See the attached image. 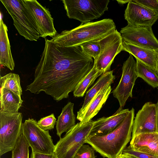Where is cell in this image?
Instances as JSON below:
<instances>
[{"label":"cell","instance_id":"20","mask_svg":"<svg viewBox=\"0 0 158 158\" xmlns=\"http://www.w3.org/2000/svg\"><path fill=\"white\" fill-rule=\"evenodd\" d=\"M113 71H110L102 74L94 85L87 92L83 104L77 112V118H80L85 109L95 95L101 89L108 85H111L115 79Z\"/></svg>","mask_w":158,"mask_h":158},{"label":"cell","instance_id":"13","mask_svg":"<svg viewBox=\"0 0 158 158\" xmlns=\"http://www.w3.org/2000/svg\"><path fill=\"white\" fill-rule=\"evenodd\" d=\"M158 132L156 104L146 102L134 119L131 138L141 133Z\"/></svg>","mask_w":158,"mask_h":158},{"label":"cell","instance_id":"16","mask_svg":"<svg viewBox=\"0 0 158 158\" xmlns=\"http://www.w3.org/2000/svg\"><path fill=\"white\" fill-rule=\"evenodd\" d=\"M129 146L137 152L158 156V133L139 134L131 138Z\"/></svg>","mask_w":158,"mask_h":158},{"label":"cell","instance_id":"4","mask_svg":"<svg viewBox=\"0 0 158 158\" xmlns=\"http://www.w3.org/2000/svg\"><path fill=\"white\" fill-rule=\"evenodd\" d=\"M13 20L19 34L26 40L37 41L40 37L37 24L24 0H0Z\"/></svg>","mask_w":158,"mask_h":158},{"label":"cell","instance_id":"2","mask_svg":"<svg viewBox=\"0 0 158 158\" xmlns=\"http://www.w3.org/2000/svg\"><path fill=\"white\" fill-rule=\"evenodd\" d=\"M134 116L135 110L132 108L115 130L106 135L89 137L85 143L89 144L103 158H117L130 141Z\"/></svg>","mask_w":158,"mask_h":158},{"label":"cell","instance_id":"5","mask_svg":"<svg viewBox=\"0 0 158 158\" xmlns=\"http://www.w3.org/2000/svg\"><path fill=\"white\" fill-rule=\"evenodd\" d=\"M94 121L81 125L79 122L66 132L55 145L54 152L58 158H74L89 137Z\"/></svg>","mask_w":158,"mask_h":158},{"label":"cell","instance_id":"7","mask_svg":"<svg viewBox=\"0 0 158 158\" xmlns=\"http://www.w3.org/2000/svg\"><path fill=\"white\" fill-rule=\"evenodd\" d=\"M23 115L0 110V155L12 151L22 134Z\"/></svg>","mask_w":158,"mask_h":158},{"label":"cell","instance_id":"17","mask_svg":"<svg viewBox=\"0 0 158 158\" xmlns=\"http://www.w3.org/2000/svg\"><path fill=\"white\" fill-rule=\"evenodd\" d=\"M111 90V85H107L95 95L78 119L81 125L92 120L98 113L108 98Z\"/></svg>","mask_w":158,"mask_h":158},{"label":"cell","instance_id":"33","mask_svg":"<svg viewBox=\"0 0 158 158\" xmlns=\"http://www.w3.org/2000/svg\"><path fill=\"white\" fill-rule=\"evenodd\" d=\"M117 158H138L137 157L135 156L125 153H123L120 156H119Z\"/></svg>","mask_w":158,"mask_h":158},{"label":"cell","instance_id":"19","mask_svg":"<svg viewBox=\"0 0 158 158\" xmlns=\"http://www.w3.org/2000/svg\"><path fill=\"white\" fill-rule=\"evenodd\" d=\"M8 29L2 19L0 20V63L11 70L14 69L15 64L10 50L8 35Z\"/></svg>","mask_w":158,"mask_h":158},{"label":"cell","instance_id":"18","mask_svg":"<svg viewBox=\"0 0 158 158\" xmlns=\"http://www.w3.org/2000/svg\"><path fill=\"white\" fill-rule=\"evenodd\" d=\"M123 51L131 54L136 59L156 71V51L135 45L123 40Z\"/></svg>","mask_w":158,"mask_h":158},{"label":"cell","instance_id":"36","mask_svg":"<svg viewBox=\"0 0 158 158\" xmlns=\"http://www.w3.org/2000/svg\"><path fill=\"white\" fill-rule=\"evenodd\" d=\"M156 120H157V131L158 132V99L157 103H156Z\"/></svg>","mask_w":158,"mask_h":158},{"label":"cell","instance_id":"23","mask_svg":"<svg viewBox=\"0 0 158 158\" xmlns=\"http://www.w3.org/2000/svg\"><path fill=\"white\" fill-rule=\"evenodd\" d=\"M136 59V72L138 77L142 79L153 88L158 87V74L157 71L139 60Z\"/></svg>","mask_w":158,"mask_h":158},{"label":"cell","instance_id":"30","mask_svg":"<svg viewBox=\"0 0 158 158\" xmlns=\"http://www.w3.org/2000/svg\"><path fill=\"white\" fill-rule=\"evenodd\" d=\"M133 1L153 10L158 14V2L157 0H133Z\"/></svg>","mask_w":158,"mask_h":158},{"label":"cell","instance_id":"37","mask_svg":"<svg viewBox=\"0 0 158 158\" xmlns=\"http://www.w3.org/2000/svg\"><path fill=\"white\" fill-rule=\"evenodd\" d=\"M157 0L158 2V0Z\"/></svg>","mask_w":158,"mask_h":158},{"label":"cell","instance_id":"28","mask_svg":"<svg viewBox=\"0 0 158 158\" xmlns=\"http://www.w3.org/2000/svg\"><path fill=\"white\" fill-rule=\"evenodd\" d=\"M56 123V119L53 114L41 118L37 122L38 126L42 129L48 131L53 129Z\"/></svg>","mask_w":158,"mask_h":158},{"label":"cell","instance_id":"12","mask_svg":"<svg viewBox=\"0 0 158 158\" xmlns=\"http://www.w3.org/2000/svg\"><path fill=\"white\" fill-rule=\"evenodd\" d=\"M24 0L37 24L40 37L45 38L49 36L53 37L56 35L53 19L48 10L37 0Z\"/></svg>","mask_w":158,"mask_h":158},{"label":"cell","instance_id":"3","mask_svg":"<svg viewBox=\"0 0 158 158\" xmlns=\"http://www.w3.org/2000/svg\"><path fill=\"white\" fill-rule=\"evenodd\" d=\"M116 30L113 20L105 19L96 22L81 23L73 29L56 34L50 40L64 47L79 46L86 42L99 40Z\"/></svg>","mask_w":158,"mask_h":158},{"label":"cell","instance_id":"6","mask_svg":"<svg viewBox=\"0 0 158 158\" xmlns=\"http://www.w3.org/2000/svg\"><path fill=\"white\" fill-rule=\"evenodd\" d=\"M109 0H63L66 15L69 19L81 23L97 19L108 10Z\"/></svg>","mask_w":158,"mask_h":158},{"label":"cell","instance_id":"25","mask_svg":"<svg viewBox=\"0 0 158 158\" xmlns=\"http://www.w3.org/2000/svg\"><path fill=\"white\" fill-rule=\"evenodd\" d=\"M103 73L102 72L98 70L94 65L90 71L73 91L74 96L83 97L86 90L94 83L96 78Z\"/></svg>","mask_w":158,"mask_h":158},{"label":"cell","instance_id":"29","mask_svg":"<svg viewBox=\"0 0 158 158\" xmlns=\"http://www.w3.org/2000/svg\"><path fill=\"white\" fill-rule=\"evenodd\" d=\"M74 158H96L95 150L91 146L84 144L77 151Z\"/></svg>","mask_w":158,"mask_h":158},{"label":"cell","instance_id":"21","mask_svg":"<svg viewBox=\"0 0 158 158\" xmlns=\"http://www.w3.org/2000/svg\"><path fill=\"white\" fill-rule=\"evenodd\" d=\"M74 104L69 102L63 108L56 121V134L60 138L62 134L67 132L76 125L73 112Z\"/></svg>","mask_w":158,"mask_h":158},{"label":"cell","instance_id":"26","mask_svg":"<svg viewBox=\"0 0 158 158\" xmlns=\"http://www.w3.org/2000/svg\"><path fill=\"white\" fill-rule=\"evenodd\" d=\"M30 147L25 138L22 134L12 151L11 158H29Z\"/></svg>","mask_w":158,"mask_h":158},{"label":"cell","instance_id":"10","mask_svg":"<svg viewBox=\"0 0 158 158\" xmlns=\"http://www.w3.org/2000/svg\"><path fill=\"white\" fill-rule=\"evenodd\" d=\"M136 62L130 54L123 63L122 74L119 83L112 92L114 97L118 100L120 107L123 108L130 97H132V90L138 77L136 72Z\"/></svg>","mask_w":158,"mask_h":158},{"label":"cell","instance_id":"1","mask_svg":"<svg viewBox=\"0 0 158 158\" xmlns=\"http://www.w3.org/2000/svg\"><path fill=\"white\" fill-rule=\"evenodd\" d=\"M94 63L93 58L84 54L80 46L64 47L45 39L34 79L26 90L36 94L44 92L57 101L67 98L90 71Z\"/></svg>","mask_w":158,"mask_h":158},{"label":"cell","instance_id":"8","mask_svg":"<svg viewBox=\"0 0 158 158\" xmlns=\"http://www.w3.org/2000/svg\"><path fill=\"white\" fill-rule=\"evenodd\" d=\"M22 134L34 152L46 154L54 152L55 145L48 131L41 129L34 119L29 118L23 124Z\"/></svg>","mask_w":158,"mask_h":158},{"label":"cell","instance_id":"34","mask_svg":"<svg viewBox=\"0 0 158 158\" xmlns=\"http://www.w3.org/2000/svg\"><path fill=\"white\" fill-rule=\"evenodd\" d=\"M156 71L158 74V50L156 51Z\"/></svg>","mask_w":158,"mask_h":158},{"label":"cell","instance_id":"9","mask_svg":"<svg viewBox=\"0 0 158 158\" xmlns=\"http://www.w3.org/2000/svg\"><path fill=\"white\" fill-rule=\"evenodd\" d=\"M100 52L94 65L103 73L110 71L111 65L115 56L123 51V40L120 33L114 31L99 40Z\"/></svg>","mask_w":158,"mask_h":158},{"label":"cell","instance_id":"14","mask_svg":"<svg viewBox=\"0 0 158 158\" xmlns=\"http://www.w3.org/2000/svg\"><path fill=\"white\" fill-rule=\"evenodd\" d=\"M124 16L128 24L136 26L152 27L158 19L157 13L133 0L128 3Z\"/></svg>","mask_w":158,"mask_h":158},{"label":"cell","instance_id":"11","mask_svg":"<svg viewBox=\"0 0 158 158\" xmlns=\"http://www.w3.org/2000/svg\"><path fill=\"white\" fill-rule=\"evenodd\" d=\"M123 40L130 43L155 51L158 50V40L152 27L127 24L120 32Z\"/></svg>","mask_w":158,"mask_h":158},{"label":"cell","instance_id":"31","mask_svg":"<svg viewBox=\"0 0 158 158\" xmlns=\"http://www.w3.org/2000/svg\"><path fill=\"white\" fill-rule=\"evenodd\" d=\"M123 153L131 154L138 158H158V156L135 151L132 149L130 146L126 147L123 150Z\"/></svg>","mask_w":158,"mask_h":158},{"label":"cell","instance_id":"27","mask_svg":"<svg viewBox=\"0 0 158 158\" xmlns=\"http://www.w3.org/2000/svg\"><path fill=\"white\" fill-rule=\"evenodd\" d=\"M80 47L83 53L86 56L96 60L100 52L99 40H92L84 43Z\"/></svg>","mask_w":158,"mask_h":158},{"label":"cell","instance_id":"24","mask_svg":"<svg viewBox=\"0 0 158 158\" xmlns=\"http://www.w3.org/2000/svg\"><path fill=\"white\" fill-rule=\"evenodd\" d=\"M0 84L1 88H5L10 90L21 98L22 90L20 77L18 74L11 73L1 77Z\"/></svg>","mask_w":158,"mask_h":158},{"label":"cell","instance_id":"15","mask_svg":"<svg viewBox=\"0 0 158 158\" xmlns=\"http://www.w3.org/2000/svg\"><path fill=\"white\" fill-rule=\"evenodd\" d=\"M130 110L120 107L112 115L102 117L94 121L89 137L107 134L117 128L122 123Z\"/></svg>","mask_w":158,"mask_h":158},{"label":"cell","instance_id":"22","mask_svg":"<svg viewBox=\"0 0 158 158\" xmlns=\"http://www.w3.org/2000/svg\"><path fill=\"white\" fill-rule=\"evenodd\" d=\"M23 102L21 98L10 90L1 88L0 110L10 113L18 112Z\"/></svg>","mask_w":158,"mask_h":158},{"label":"cell","instance_id":"32","mask_svg":"<svg viewBox=\"0 0 158 158\" xmlns=\"http://www.w3.org/2000/svg\"><path fill=\"white\" fill-rule=\"evenodd\" d=\"M31 158H58L56 154L53 153L46 154L39 153L32 151Z\"/></svg>","mask_w":158,"mask_h":158},{"label":"cell","instance_id":"35","mask_svg":"<svg viewBox=\"0 0 158 158\" xmlns=\"http://www.w3.org/2000/svg\"><path fill=\"white\" fill-rule=\"evenodd\" d=\"M118 3L120 4L123 5L127 3H128L130 0H116Z\"/></svg>","mask_w":158,"mask_h":158}]
</instances>
